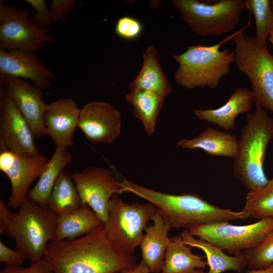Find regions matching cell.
I'll return each mask as SVG.
<instances>
[{"label": "cell", "instance_id": "6da1fadb", "mask_svg": "<svg viewBox=\"0 0 273 273\" xmlns=\"http://www.w3.org/2000/svg\"><path fill=\"white\" fill-rule=\"evenodd\" d=\"M42 259L53 273H117L137 265L128 252L108 236L104 224L72 240H53Z\"/></svg>", "mask_w": 273, "mask_h": 273}, {"label": "cell", "instance_id": "7a4b0ae2", "mask_svg": "<svg viewBox=\"0 0 273 273\" xmlns=\"http://www.w3.org/2000/svg\"><path fill=\"white\" fill-rule=\"evenodd\" d=\"M121 183L125 192L134 194L155 206L172 228H181L188 231L197 226L245 219L251 216L244 210L234 211L215 206L197 194H167L126 179H123Z\"/></svg>", "mask_w": 273, "mask_h": 273}, {"label": "cell", "instance_id": "3957f363", "mask_svg": "<svg viewBox=\"0 0 273 273\" xmlns=\"http://www.w3.org/2000/svg\"><path fill=\"white\" fill-rule=\"evenodd\" d=\"M273 140V118L256 106L247 114V122L238 140L236 156L233 159V174L248 190H257L268 181L264 163L267 146Z\"/></svg>", "mask_w": 273, "mask_h": 273}, {"label": "cell", "instance_id": "277c9868", "mask_svg": "<svg viewBox=\"0 0 273 273\" xmlns=\"http://www.w3.org/2000/svg\"><path fill=\"white\" fill-rule=\"evenodd\" d=\"M234 35L213 46H188L184 53L173 55V59L179 64L174 75L177 83L187 89L216 88L235 62L234 51L220 50V46Z\"/></svg>", "mask_w": 273, "mask_h": 273}, {"label": "cell", "instance_id": "5b68a950", "mask_svg": "<svg viewBox=\"0 0 273 273\" xmlns=\"http://www.w3.org/2000/svg\"><path fill=\"white\" fill-rule=\"evenodd\" d=\"M17 212H12L6 234L15 241L16 250L30 262L41 259L47 245L54 240L57 214L27 197Z\"/></svg>", "mask_w": 273, "mask_h": 273}, {"label": "cell", "instance_id": "8992f818", "mask_svg": "<svg viewBox=\"0 0 273 273\" xmlns=\"http://www.w3.org/2000/svg\"><path fill=\"white\" fill-rule=\"evenodd\" d=\"M235 63L250 82L253 102L273 114V57L267 47L258 46L244 29L234 33Z\"/></svg>", "mask_w": 273, "mask_h": 273}, {"label": "cell", "instance_id": "52a82bcc", "mask_svg": "<svg viewBox=\"0 0 273 273\" xmlns=\"http://www.w3.org/2000/svg\"><path fill=\"white\" fill-rule=\"evenodd\" d=\"M172 5L198 36H221L238 24L247 8L243 0H220L213 4L196 0H173Z\"/></svg>", "mask_w": 273, "mask_h": 273}, {"label": "cell", "instance_id": "ba28073f", "mask_svg": "<svg viewBox=\"0 0 273 273\" xmlns=\"http://www.w3.org/2000/svg\"><path fill=\"white\" fill-rule=\"evenodd\" d=\"M157 211L150 203L128 204L118 195H114L110 200L107 219L103 224L112 240L134 253L140 245L147 223Z\"/></svg>", "mask_w": 273, "mask_h": 273}, {"label": "cell", "instance_id": "9c48e42d", "mask_svg": "<svg viewBox=\"0 0 273 273\" xmlns=\"http://www.w3.org/2000/svg\"><path fill=\"white\" fill-rule=\"evenodd\" d=\"M194 237L209 242L230 255H236L257 245L273 231V218L259 220L250 224L237 225L223 221L192 228Z\"/></svg>", "mask_w": 273, "mask_h": 273}, {"label": "cell", "instance_id": "30bf717a", "mask_svg": "<svg viewBox=\"0 0 273 273\" xmlns=\"http://www.w3.org/2000/svg\"><path fill=\"white\" fill-rule=\"evenodd\" d=\"M28 9L0 1V48L36 52L53 41V37L30 20Z\"/></svg>", "mask_w": 273, "mask_h": 273}, {"label": "cell", "instance_id": "8fae6325", "mask_svg": "<svg viewBox=\"0 0 273 273\" xmlns=\"http://www.w3.org/2000/svg\"><path fill=\"white\" fill-rule=\"evenodd\" d=\"M71 176L82 203L88 205L104 223L112 197L125 192L121 182L110 170L96 166L86 167Z\"/></svg>", "mask_w": 273, "mask_h": 273}, {"label": "cell", "instance_id": "7c38bea8", "mask_svg": "<svg viewBox=\"0 0 273 273\" xmlns=\"http://www.w3.org/2000/svg\"><path fill=\"white\" fill-rule=\"evenodd\" d=\"M27 122L4 88H0V149L30 157L41 155Z\"/></svg>", "mask_w": 273, "mask_h": 273}, {"label": "cell", "instance_id": "4fadbf2b", "mask_svg": "<svg viewBox=\"0 0 273 273\" xmlns=\"http://www.w3.org/2000/svg\"><path fill=\"white\" fill-rule=\"evenodd\" d=\"M48 161L43 155L30 157L8 151L0 153V170L9 178L12 190L9 207L18 209L27 198L29 188Z\"/></svg>", "mask_w": 273, "mask_h": 273}, {"label": "cell", "instance_id": "5bb4252c", "mask_svg": "<svg viewBox=\"0 0 273 273\" xmlns=\"http://www.w3.org/2000/svg\"><path fill=\"white\" fill-rule=\"evenodd\" d=\"M6 90L25 119L35 138L48 134L43 117L48 106L43 100L42 88L25 79L0 75Z\"/></svg>", "mask_w": 273, "mask_h": 273}, {"label": "cell", "instance_id": "9a60e30c", "mask_svg": "<svg viewBox=\"0 0 273 273\" xmlns=\"http://www.w3.org/2000/svg\"><path fill=\"white\" fill-rule=\"evenodd\" d=\"M78 127L89 141L109 144L120 133L121 113L108 103L89 102L80 109Z\"/></svg>", "mask_w": 273, "mask_h": 273}, {"label": "cell", "instance_id": "2e32d148", "mask_svg": "<svg viewBox=\"0 0 273 273\" xmlns=\"http://www.w3.org/2000/svg\"><path fill=\"white\" fill-rule=\"evenodd\" d=\"M0 75L19 77L49 88L54 74L34 52L0 49Z\"/></svg>", "mask_w": 273, "mask_h": 273}, {"label": "cell", "instance_id": "e0dca14e", "mask_svg": "<svg viewBox=\"0 0 273 273\" xmlns=\"http://www.w3.org/2000/svg\"><path fill=\"white\" fill-rule=\"evenodd\" d=\"M80 109L71 98H61L48 104L43 121L53 143L68 148L73 145Z\"/></svg>", "mask_w": 273, "mask_h": 273}, {"label": "cell", "instance_id": "ac0fdd59", "mask_svg": "<svg viewBox=\"0 0 273 273\" xmlns=\"http://www.w3.org/2000/svg\"><path fill=\"white\" fill-rule=\"evenodd\" d=\"M253 102L251 90L239 87L222 106L216 109H194L193 112L201 121L216 125L226 131L235 130L236 117L242 113H249Z\"/></svg>", "mask_w": 273, "mask_h": 273}, {"label": "cell", "instance_id": "d6986e66", "mask_svg": "<svg viewBox=\"0 0 273 273\" xmlns=\"http://www.w3.org/2000/svg\"><path fill=\"white\" fill-rule=\"evenodd\" d=\"M153 224L146 226L140 243L142 260L150 272H161L165 255L170 238L168 236L172 228L169 222L158 211L152 217Z\"/></svg>", "mask_w": 273, "mask_h": 273}, {"label": "cell", "instance_id": "ffe728a7", "mask_svg": "<svg viewBox=\"0 0 273 273\" xmlns=\"http://www.w3.org/2000/svg\"><path fill=\"white\" fill-rule=\"evenodd\" d=\"M176 145L183 149L202 150L212 156L234 159L238 140L233 134L208 127L193 139L180 140Z\"/></svg>", "mask_w": 273, "mask_h": 273}, {"label": "cell", "instance_id": "44dd1931", "mask_svg": "<svg viewBox=\"0 0 273 273\" xmlns=\"http://www.w3.org/2000/svg\"><path fill=\"white\" fill-rule=\"evenodd\" d=\"M102 224V221L89 206L82 203L74 211L57 215V226L53 240H74Z\"/></svg>", "mask_w": 273, "mask_h": 273}, {"label": "cell", "instance_id": "7402d4cb", "mask_svg": "<svg viewBox=\"0 0 273 273\" xmlns=\"http://www.w3.org/2000/svg\"><path fill=\"white\" fill-rule=\"evenodd\" d=\"M72 161V156L67 148L57 146L39 175L37 182L29 190L27 197L40 206L48 207L50 195L57 178Z\"/></svg>", "mask_w": 273, "mask_h": 273}, {"label": "cell", "instance_id": "603a6c76", "mask_svg": "<svg viewBox=\"0 0 273 273\" xmlns=\"http://www.w3.org/2000/svg\"><path fill=\"white\" fill-rule=\"evenodd\" d=\"M143 63L138 75L130 82L131 89H142L165 97L172 90L159 63L157 51L150 45L143 53Z\"/></svg>", "mask_w": 273, "mask_h": 273}, {"label": "cell", "instance_id": "cb8c5ba5", "mask_svg": "<svg viewBox=\"0 0 273 273\" xmlns=\"http://www.w3.org/2000/svg\"><path fill=\"white\" fill-rule=\"evenodd\" d=\"M179 235L170 238L167 248L162 273H207L203 257L193 253Z\"/></svg>", "mask_w": 273, "mask_h": 273}, {"label": "cell", "instance_id": "d4e9b609", "mask_svg": "<svg viewBox=\"0 0 273 273\" xmlns=\"http://www.w3.org/2000/svg\"><path fill=\"white\" fill-rule=\"evenodd\" d=\"M180 236L185 244L204 252L209 267L207 273H221L230 270L240 271L246 266L247 260L243 252L236 255H229L209 242L196 239L186 230L183 231Z\"/></svg>", "mask_w": 273, "mask_h": 273}, {"label": "cell", "instance_id": "484cf974", "mask_svg": "<svg viewBox=\"0 0 273 273\" xmlns=\"http://www.w3.org/2000/svg\"><path fill=\"white\" fill-rule=\"evenodd\" d=\"M165 97L150 91L131 89L125 96L132 106L135 116L142 123L146 133L153 135Z\"/></svg>", "mask_w": 273, "mask_h": 273}, {"label": "cell", "instance_id": "4316f807", "mask_svg": "<svg viewBox=\"0 0 273 273\" xmlns=\"http://www.w3.org/2000/svg\"><path fill=\"white\" fill-rule=\"evenodd\" d=\"M82 202L71 174L64 170L57 178L50 195L48 207L59 215L74 211Z\"/></svg>", "mask_w": 273, "mask_h": 273}, {"label": "cell", "instance_id": "83f0119b", "mask_svg": "<svg viewBox=\"0 0 273 273\" xmlns=\"http://www.w3.org/2000/svg\"><path fill=\"white\" fill-rule=\"evenodd\" d=\"M243 210L255 219L273 218V178L262 188L247 193Z\"/></svg>", "mask_w": 273, "mask_h": 273}, {"label": "cell", "instance_id": "f1b7e54d", "mask_svg": "<svg viewBox=\"0 0 273 273\" xmlns=\"http://www.w3.org/2000/svg\"><path fill=\"white\" fill-rule=\"evenodd\" d=\"M246 8L253 13L255 21L256 43L260 47H267L266 39L273 28V12L269 0H245Z\"/></svg>", "mask_w": 273, "mask_h": 273}, {"label": "cell", "instance_id": "f546056e", "mask_svg": "<svg viewBox=\"0 0 273 273\" xmlns=\"http://www.w3.org/2000/svg\"><path fill=\"white\" fill-rule=\"evenodd\" d=\"M250 269L267 267L273 264V231L255 247L243 252Z\"/></svg>", "mask_w": 273, "mask_h": 273}, {"label": "cell", "instance_id": "4dcf8cb0", "mask_svg": "<svg viewBox=\"0 0 273 273\" xmlns=\"http://www.w3.org/2000/svg\"><path fill=\"white\" fill-rule=\"evenodd\" d=\"M32 8L30 17L31 22L41 30L48 33L51 30L53 22L49 5L45 0H25Z\"/></svg>", "mask_w": 273, "mask_h": 273}, {"label": "cell", "instance_id": "1f68e13d", "mask_svg": "<svg viewBox=\"0 0 273 273\" xmlns=\"http://www.w3.org/2000/svg\"><path fill=\"white\" fill-rule=\"evenodd\" d=\"M143 31L141 22L135 18L129 16L120 18L115 27L117 35L123 39L131 40L138 37Z\"/></svg>", "mask_w": 273, "mask_h": 273}, {"label": "cell", "instance_id": "d6a6232c", "mask_svg": "<svg viewBox=\"0 0 273 273\" xmlns=\"http://www.w3.org/2000/svg\"><path fill=\"white\" fill-rule=\"evenodd\" d=\"M75 0H53L49 5L53 23L63 21L74 9Z\"/></svg>", "mask_w": 273, "mask_h": 273}, {"label": "cell", "instance_id": "836d02e7", "mask_svg": "<svg viewBox=\"0 0 273 273\" xmlns=\"http://www.w3.org/2000/svg\"><path fill=\"white\" fill-rule=\"evenodd\" d=\"M0 273H53L48 268L43 260L39 259L31 261L30 264L26 266L20 265H6L1 270Z\"/></svg>", "mask_w": 273, "mask_h": 273}, {"label": "cell", "instance_id": "e575fe53", "mask_svg": "<svg viewBox=\"0 0 273 273\" xmlns=\"http://www.w3.org/2000/svg\"><path fill=\"white\" fill-rule=\"evenodd\" d=\"M26 258L18 251L9 248L0 241V261L10 265H20Z\"/></svg>", "mask_w": 273, "mask_h": 273}, {"label": "cell", "instance_id": "d590c367", "mask_svg": "<svg viewBox=\"0 0 273 273\" xmlns=\"http://www.w3.org/2000/svg\"><path fill=\"white\" fill-rule=\"evenodd\" d=\"M12 212L3 199H0V234L7 233L12 222Z\"/></svg>", "mask_w": 273, "mask_h": 273}, {"label": "cell", "instance_id": "8d00e7d4", "mask_svg": "<svg viewBox=\"0 0 273 273\" xmlns=\"http://www.w3.org/2000/svg\"><path fill=\"white\" fill-rule=\"evenodd\" d=\"M119 273H150L146 263L142 260L136 266L122 270Z\"/></svg>", "mask_w": 273, "mask_h": 273}, {"label": "cell", "instance_id": "74e56055", "mask_svg": "<svg viewBox=\"0 0 273 273\" xmlns=\"http://www.w3.org/2000/svg\"><path fill=\"white\" fill-rule=\"evenodd\" d=\"M244 273H273V264L264 268L250 269Z\"/></svg>", "mask_w": 273, "mask_h": 273}, {"label": "cell", "instance_id": "f35d334b", "mask_svg": "<svg viewBox=\"0 0 273 273\" xmlns=\"http://www.w3.org/2000/svg\"><path fill=\"white\" fill-rule=\"evenodd\" d=\"M268 39H269V40L270 41V42L271 43V44L273 46V28H272V30H271ZM272 57H273V55H272Z\"/></svg>", "mask_w": 273, "mask_h": 273}, {"label": "cell", "instance_id": "ab89813d", "mask_svg": "<svg viewBox=\"0 0 273 273\" xmlns=\"http://www.w3.org/2000/svg\"><path fill=\"white\" fill-rule=\"evenodd\" d=\"M269 6L271 11L273 12V0L269 1Z\"/></svg>", "mask_w": 273, "mask_h": 273}, {"label": "cell", "instance_id": "60d3db41", "mask_svg": "<svg viewBox=\"0 0 273 273\" xmlns=\"http://www.w3.org/2000/svg\"><path fill=\"white\" fill-rule=\"evenodd\" d=\"M161 273H162V272H161Z\"/></svg>", "mask_w": 273, "mask_h": 273}]
</instances>
